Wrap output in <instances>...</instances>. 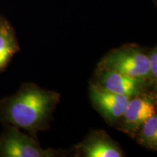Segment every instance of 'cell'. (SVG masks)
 Segmentation results:
<instances>
[{"mask_svg":"<svg viewBox=\"0 0 157 157\" xmlns=\"http://www.w3.org/2000/svg\"><path fill=\"white\" fill-rule=\"evenodd\" d=\"M104 69L146 80L152 76L149 56L139 49L127 48L111 52L101 63Z\"/></svg>","mask_w":157,"mask_h":157,"instance_id":"obj_2","label":"cell"},{"mask_svg":"<svg viewBox=\"0 0 157 157\" xmlns=\"http://www.w3.org/2000/svg\"><path fill=\"white\" fill-rule=\"evenodd\" d=\"M19 50L13 29L7 21H0V71H2Z\"/></svg>","mask_w":157,"mask_h":157,"instance_id":"obj_8","label":"cell"},{"mask_svg":"<svg viewBox=\"0 0 157 157\" xmlns=\"http://www.w3.org/2000/svg\"><path fill=\"white\" fill-rule=\"evenodd\" d=\"M101 87L118 95L133 98L142 93L144 80L105 70L101 77Z\"/></svg>","mask_w":157,"mask_h":157,"instance_id":"obj_6","label":"cell"},{"mask_svg":"<svg viewBox=\"0 0 157 157\" xmlns=\"http://www.w3.org/2000/svg\"><path fill=\"white\" fill-rule=\"evenodd\" d=\"M59 99L58 93L26 84L0 101V122L34 134L48 124Z\"/></svg>","mask_w":157,"mask_h":157,"instance_id":"obj_1","label":"cell"},{"mask_svg":"<svg viewBox=\"0 0 157 157\" xmlns=\"http://www.w3.org/2000/svg\"><path fill=\"white\" fill-rule=\"evenodd\" d=\"M0 136V156L2 157H52L57 153L44 149L33 137L19 130L13 125L7 124Z\"/></svg>","mask_w":157,"mask_h":157,"instance_id":"obj_3","label":"cell"},{"mask_svg":"<svg viewBox=\"0 0 157 157\" xmlns=\"http://www.w3.org/2000/svg\"><path fill=\"white\" fill-rule=\"evenodd\" d=\"M148 56L150 59L152 76L157 79V48H155Z\"/></svg>","mask_w":157,"mask_h":157,"instance_id":"obj_10","label":"cell"},{"mask_svg":"<svg viewBox=\"0 0 157 157\" xmlns=\"http://www.w3.org/2000/svg\"><path fill=\"white\" fill-rule=\"evenodd\" d=\"M155 113V103L150 98L140 95L131 98L122 117L124 125L127 130L135 132Z\"/></svg>","mask_w":157,"mask_h":157,"instance_id":"obj_5","label":"cell"},{"mask_svg":"<svg viewBox=\"0 0 157 157\" xmlns=\"http://www.w3.org/2000/svg\"><path fill=\"white\" fill-rule=\"evenodd\" d=\"M140 140L147 148L157 151V116L154 115L140 127Z\"/></svg>","mask_w":157,"mask_h":157,"instance_id":"obj_9","label":"cell"},{"mask_svg":"<svg viewBox=\"0 0 157 157\" xmlns=\"http://www.w3.org/2000/svg\"><path fill=\"white\" fill-rule=\"evenodd\" d=\"M90 98L100 113L110 121H116L123 117L131 98L97 86H92L90 88Z\"/></svg>","mask_w":157,"mask_h":157,"instance_id":"obj_4","label":"cell"},{"mask_svg":"<svg viewBox=\"0 0 157 157\" xmlns=\"http://www.w3.org/2000/svg\"><path fill=\"white\" fill-rule=\"evenodd\" d=\"M84 156L87 157H121L123 153L112 140L105 137H90L82 146Z\"/></svg>","mask_w":157,"mask_h":157,"instance_id":"obj_7","label":"cell"}]
</instances>
